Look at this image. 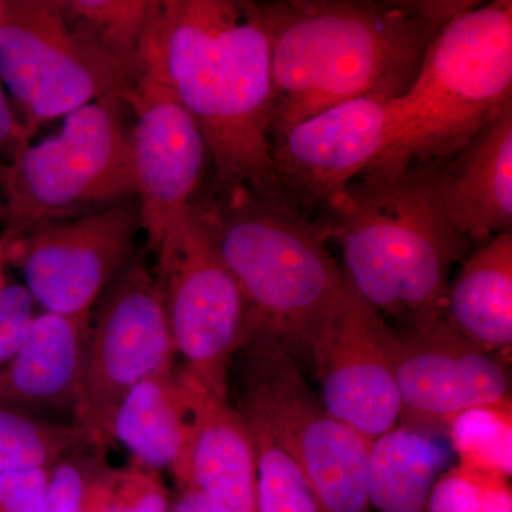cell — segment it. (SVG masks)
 I'll return each instance as SVG.
<instances>
[{"label":"cell","instance_id":"cell-1","mask_svg":"<svg viewBox=\"0 0 512 512\" xmlns=\"http://www.w3.org/2000/svg\"><path fill=\"white\" fill-rule=\"evenodd\" d=\"M477 3L248 2L271 50V141L346 101L402 96L440 30Z\"/></svg>","mask_w":512,"mask_h":512},{"label":"cell","instance_id":"cell-2","mask_svg":"<svg viewBox=\"0 0 512 512\" xmlns=\"http://www.w3.org/2000/svg\"><path fill=\"white\" fill-rule=\"evenodd\" d=\"M140 79L167 87L197 123L214 165L208 187L271 185V50L248 2H154Z\"/></svg>","mask_w":512,"mask_h":512},{"label":"cell","instance_id":"cell-3","mask_svg":"<svg viewBox=\"0 0 512 512\" xmlns=\"http://www.w3.org/2000/svg\"><path fill=\"white\" fill-rule=\"evenodd\" d=\"M264 333L313 357L346 298L325 225L269 187L201 188L192 202Z\"/></svg>","mask_w":512,"mask_h":512},{"label":"cell","instance_id":"cell-4","mask_svg":"<svg viewBox=\"0 0 512 512\" xmlns=\"http://www.w3.org/2000/svg\"><path fill=\"white\" fill-rule=\"evenodd\" d=\"M318 220L339 245L343 275L376 312L410 329L444 318L448 274L467 245L440 215L429 165L359 177Z\"/></svg>","mask_w":512,"mask_h":512},{"label":"cell","instance_id":"cell-5","mask_svg":"<svg viewBox=\"0 0 512 512\" xmlns=\"http://www.w3.org/2000/svg\"><path fill=\"white\" fill-rule=\"evenodd\" d=\"M512 100V2H478L433 40L412 86L387 101V144L360 177L453 156Z\"/></svg>","mask_w":512,"mask_h":512},{"label":"cell","instance_id":"cell-6","mask_svg":"<svg viewBox=\"0 0 512 512\" xmlns=\"http://www.w3.org/2000/svg\"><path fill=\"white\" fill-rule=\"evenodd\" d=\"M126 109L121 94L101 97L67 114L56 136L20 150L2 192L6 235L136 198Z\"/></svg>","mask_w":512,"mask_h":512},{"label":"cell","instance_id":"cell-7","mask_svg":"<svg viewBox=\"0 0 512 512\" xmlns=\"http://www.w3.org/2000/svg\"><path fill=\"white\" fill-rule=\"evenodd\" d=\"M242 356L241 407L301 468L319 512H372L367 491L372 441L326 410L284 343L251 333Z\"/></svg>","mask_w":512,"mask_h":512},{"label":"cell","instance_id":"cell-8","mask_svg":"<svg viewBox=\"0 0 512 512\" xmlns=\"http://www.w3.org/2000/svg\"><path fill=\"white\" fill-rule=\"evenodd\" d=\"M151 254L177 355L212 394L227 399L232 360L251 335V313L194 205Z\"/></svg>","mask_w":512,"mask_h":512},{"label":"cell","instance_id":"cell-9","mask_svg":"<svg viewBox=\"0 0 512 512\" xmlns=\"http://www.w3.org/2000/svg\"><path fill=\"white\" fill-rule=\"evenodd\" d=\"M0 79L29 138L49 121L128 90L119 64L66 22L56 0H5Z\"/></svg>","mask_w":512,"mask_h":512},{"label":"cell","instance_id":"cell-10","mask_svg":"<svg viewBox=\"0 0 512 512\" xmlns=\"http://www.w3.org/2000/svg\"><path fill=\"white\" fill-rule=\"evenodd\" d=\"M90 319L77 423L110 443V426L124 396L141 380L175 365L163 293L143 254L101 295Z\"/></svg>","mask_w":512,"mask_h":512},{"label":"cell","instance_id":"cell-11","mask_svg":"<svg viewBox=\"0 0 512 512\" xmlns=\"http://www.w3.org/2000/svg\"><path fill=\"white\" fill-rule=\"evenodd\" d=\"M140 234V210L131 198L83 217L5 235L2 247L43 312L90 316L111 282L136 258Z\"/></svg>","mask_w":512,"mask_h":512},{"label":"cell","instance_id":"cell-12","mask_svg":"<svg viewBox=\"0 0 512 512\" xmlns=\"http://www.w3.org/2000/svg\"><path fill=\"white\" fill-rule=\"evenodd\" d=\"M124 101L134 116L130 140L136 200L151 254L200 194L210 153L197 123L167 87L136 80Z\"/></svg>","mask_w":512,"mask_h":512},{"label":"cell","instance_id":"cell-13","mask_svg":"<svg viewBox=\"0 0 512 512\" xmlns=\"http://www.w3.org/2000/svg\"><path fill=\"white\" fill-rule=\"evenodd\" d=\"M387 101L330 107L271 141V187L319 218L370 167L387 144Z\"/></svg>","mask_w":512,"mask_h":512},{"label":"cell","instance_id":"cell-14","mask_svg":"<svg viewBox=\"0 0 512 512\" xmlns=\"http://www.w3.org/2000/svg\"><path fill=\"white\" fill-rule=\"evenodd\" d=\"M402 416L448 424L474 407L511 403L510 377L497 357L484 352L444 319L404 336L390 335Z\"/></svg>","mask_w":512,"mask_h":512},{"label":"cell","instance_id":"cell-15","mask_svg":"<svg viewBox=\"0 0 512 512\" xmlns=\"http://www.w3.org/2000/svg\"><path fill=\"white\" fill-rule=\"evenodd\" d=\"M390 335L392 329L382 315L346 279L342 312L328 340L312 357L320 402L370 441L394 429L402 417Z\"/></svg>","mask_w":512,"mask_h":512},{"label":"cell","instance_id":"cell-16","mask_svg":"<svg viewBox=\"0 0 512 512\" xmlns=\"http://www.w3.org/2000/svg\"><path fill=\"white\" fill-rule=\"evenodd\" d=\"M434 202L468 245L512 228V100L453 156L429 164Z\"/></svg>","mask_w":512,"mask_h":512},{"label":"cell","instance_id":"cell-17","mask_svg":"<svg viewBox=\"0 0 512 512\" xmlns=\"http://www.w3.org/2000/svg\"><path fill=\"white\" fill-rule=\"evenodd\" d=\"M90 319L36 315L18 352L0 367V406L77 423Z\"/></svg>","mask_w":512,"mask_h":512},{"label":"cell","instance_id":"cell-18","mask_svg":"<svg viewBox=\"0 0 512 512\" xmlns=\"http://www.w3.org/2000/svg\"><path fill=\"white\" fill-rule=\"evenodd\" d=\"M171 474L178 491H194L234 512H258V460L248 421L208 389Z\"/></svg>","mask_w":512,"mask_h":512},{"label":"cell","instance_id":"cell-19","mask_svg":"<svg viewBox=\"0 0 512 512\" xmlns=\"http://www.w3.org/2000/svg\"><path fill=\"white\" fill-rule=\"evenodd\" d=\"M208 387L187 366L147 377L121 400L110 426V441L130 454V466L173 470L183 453L195 410Z\"/></svg>","mask_w":512,"mask_h":512},{"label":"cell","instance_id":"cell-20","mask_svg":"<svg viewBox=\"0 0 512 512\" xmlns=\"http://www.w3.org/2000/svg\"><path fill=\"white\" fill-rule=\"evenodd\" d=\"M444 320L491 353L512 343V232L495 235L464 262L448 288Z\"/></svg>","mask_w":512,"mask_h":512},{"label":"cell","instance_id":"cell-21","mask_svg":"<svg viewBox=\"0 0 512 512\" xmlns=\"http://www.w3.org/2000/svg\"><path fill=\"white\" fill-rule=\"evenodd\" d=\"M448 460L446 448L409 427L372 441L367 491L372 512H424Z\"/></svg>","mask_w":512,"mask_h":512},{"label":"cell","instance_id":"cell-22","mask_svg":"<svg viewBox=\"0 0 512 512\" xmlns=\"http://www.w3.org/2000/svg\"><path fill=\"white\" fill-rule=\"evenodd\" d=\"M66 22L114 60L128 80L136 77L154 0H56ZM127 93V92H126Z\"/></svg>","mask_w":512,"mask_h":512},{"label":"cell","instance_id":"cell-23","mask_svg":"<svg viewBox=\"0 0 512 512\" xmlns=\"http://www.w3.org/2000/svg\"><path fill=\"white\" fill-rule=\"evenodd\" d=\"M107 444L77 423H62L0 406V474L50 468L77 448Z\"/></svg>","mask_w":512,"mask_h":512},{"label":"cell","instance_id":"cell-24","mask_svg":"<svg viewBox=\"0 0 512 512\" xmlns=\"http://www.w3.org/2000/svg\"><path fill=\"white\" fill-rule=\"evenodd\" d=\"M106 446L93 443L67 454L50 467L43 512H104L117 468Z\"/></svg>","mask_w":512,"mask_h":512},{"label":"cell","instance_id":"cell-25","mask_svg":"<svg viewBox=\"0 0 512 512\" xmlns=\"http://www.w3.org/2000/svg\"><path fill=\"white\" fill-rule=\"evenodd\" d=\"M451 446L464 466L511 478V403L474 407L448 421Z\"/></svg>","mask_w":512,"mask_h":512},{"label":"cell","instance_id":"cell-26","mask_svg":"<svg viewBox=\"0 0 512 512\" xmlns=\"http://www.w3.org/2000/svg\"><path fill=\"white\" fill-rule=\"evenodd\" d=\"M245 420L254 437L258 460L256 510L319 512L318 501L301 468L271 439L261 424Z\"/></svg>","mask_w":512,"mask_h":512},{"label":"cell","instance_id":"cell-27","mask_svg":"<svg viewBox=\"0 0 512 512\" xmlns=\"http://www.w3.org/2000/svg\"><path fill=\"white\" fill-rule=\"evenodd\" d=\"M424 512H512L510 478L457 464L437 478Z\"/></svg>","mask_w":512,"mask_h":512},{"label":"cell","instance_id":"cell-28","mask_svg":"<svg viewBox=\"0 0 512 512\" xmlns=\"http://www.w3.org/2000/svg\"><path fill=\"white\" fill-rule=\"evenodd\" d=\"M173 498L160 473L117 468L104 512H173Z\"/></svg>","mask_w":512,"mask_h":512},{"label":"cell","instance_id":"cell-29","mask_svg":"<svg viewBox=\"0 0 512 512\" xmlns=\"http://www.w3.org/2000/svg\"><path fill=\"white\" fill-rule=\"evenodd\" d=\"M35 306L25 286L5 284L0 288V367L12 359L28 336Z\"/></svg>","mask_w":512,"mask_h":512},{"label":"cell","instance_id":"cell-30","mask_svg":"<svg viewBox=\"0 0 512 512\" xmlns=\"http://www.w3.org/2000/svg\"><path fill=\"white\" fill-rule=\"evenodd\" d=\"M50 468L2 474L0 512H43Z\"/></svg>","mask_w":512,"mask_h":512},{"label":"cell","instance_id":"cell-31","mask_svg":"<svg viewBox=\"0 0 512 512\" xmlns=\"http://www.w3.org/2000/svg\"><path fill=\"white\" fill-rule=\"evenodd\" d=\"M29 143L30 138L22 121L16 117L3 87L0 86V160L9 165Z\"/></svg>","mask_w":512,"mask_h":512},{"label":"cell","instance_id":"cell-32","mask_svg":"<svg viewBox=\"0 0 512 512\" xmlns=\"http://www.w3.org/2000/svg\"><path fill=\"white\" fill-rule=\"evenodd\" d=\"M173 512H234L194 491H178L173 498Z\"/></svg>","mask_w":512,"mask_h":512},{"label":"cell","instance_id":"cell-33","mask_svg":"<svg viewBox=\"0 0 512 512\" xmlns=\"http://www.w3.org/2000/svg\"><path fill=\"white\" fill-rule=\"evenodd\" d=\"M10 221V214H9V208L8 205H6V202L0 200V225H8Z\"/></svg>","mask_w":512,"mask_h":512},{"label":"cell","instance_id":"cell-34","mask_svg":"<svg viewBox=\"0 0 512 512\" xmlns=\"http://www.w3.org/2000/svg\"><path fill=\"white\" fill-rule=\"evenodd\" d=\"M6 173H8V165L0 160V192H3V187H5Z\"/></svg>","mask_w":512,"mask_h":512},{"label":"cell","instance_id":"cell-35","mask_svg":"<svg viewBox=\"0 0 512 512\" xmlns=\"http://www.w3.org/2000/svg\"><path fill=\"white\" fill-rule=\"evenodd\" d=\"M3 259H5V252H3L2 242H0V288L5 285L2 274Z\"/></svg>","mask_w":512,"mask_h":512},{"label":"cell","instance_id":"cell-36","mask_svg":"<svg viewBox=\"0 0 512 512\" xmlns=\"http://www.w3.org/2000/svg\"><path fill=\"white\" fill-rule=\"evenodd\" d=\"M3 8H5V0H0V16H2Z\"/></svg>","mask_w":512,"mask_h":512}]
</instances>
